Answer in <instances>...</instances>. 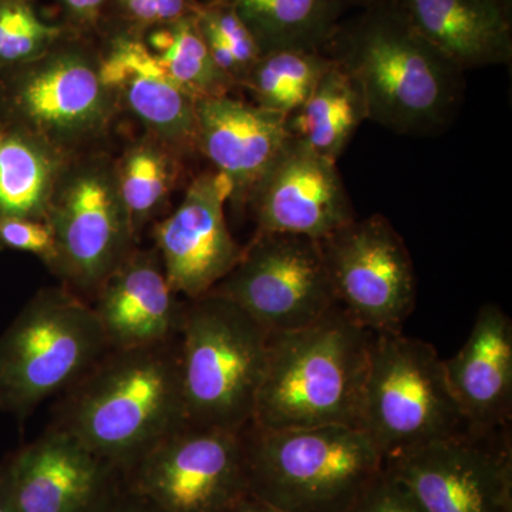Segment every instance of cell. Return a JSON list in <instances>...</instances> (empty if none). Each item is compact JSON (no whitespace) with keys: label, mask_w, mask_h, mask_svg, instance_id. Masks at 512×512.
Listing matches in <instances>:
<instances>
[{"label":"cell","mask_w":512,"mask_h":512,"mask_svg":"<svg viewBox=\"0 0 512 512\" xmlns=\"http://www.w3.org/2000/svg\"><path fill=\"white\" fill-rule=\"evenodd\" d=\"M323 52L359 83L367 120L394 133H436L460 103L463 72L413 28L394 0H375L340 22Z\"/></svg>","instance_id":"obj_1"},{"label":"cell","mask_w":512,"mask_h":512,"mask_svg":"<svg viewBox=\"0 0 512 512\" xmlns=\"http://www.w3.org/2000/svg\"><path fill=\"white\" fill-rule=\"evenodd\" d=\"M184 424L177 338L146 348L110 349L70 387L53 429L123 473Z\"/></svg>","instance_id":"obj_2"},{"label":"cell","mask_w":512,"mask_h":512,"mask_svg":"<svg viewBox=\"0 0 512 512\" xmlns=\"http://www.w3.org/2000/svg\"><path fill=\"white\" fill-rule=\"evenodd\" d=\"M372 340L339 306L305 328L269 336L251 424L356 427Z\"/></svg>","instance_id":"obj_3"},{"label":"cell","mask_w":512,"mask_h":512,"mask_svg":"<svg viewBox=\"0 0 512 512\" xmlns=\"http://www.w3.org/2000/svg\"><path fill=\"white\" fill-rule=\"evenodd\" d=\"M249 497L285 512H345L384 458L352 426L245 427Z\"/></svg>","instance_id":"obj_4"},{"label":"cell","mask_w":512,"mask_h":512,"mask_svg":"<svg viewBox=\"0 0 512 512\" xmlns=\"http://www.w3.org/2000/svg\"><path fill=\"white\" fill-rule=\"evenodd\" d=\"M269 336L244 309L215 293L185 303L178 353L188 424L241 430L252 423Z\"/></svg>","instance_id":"obj_5"},{"label":"cell","mask_w":512,"mask_h":512,"mask_svg":"<svg viewBox=\"0 0 512 512\" xmlns=\"http://www.w3.org/2000/svg\"><path fill=\"white\" fill-rule=\"evenodd\" d=\"M119 109L101 73L100 40L72 29L45 55L0 73V121L66 156L103 136Z\"/></svg>","instance_id":"obj_6"},{"label":"cell","mask_w":512,"mask_h":512,"mask_svg":"<svg viewBox=\"0 0 512 512\" xmlns=\"http://www.w3.org/2000/svg\"><path fill=\"white\" fill-rule=\"evenodd\" d=\"M109 350L92 305L67 289H42L0 336V410L25 419Z\"/></svg>","instance_id":"obj_7"},{"label":"cell","mask_w":512,"mask_h":512,"mask_svg":"<svg viewBox=\"0 0 512 512\" xmlns=\"http://www.w3.org/2000/svg\"><path fill=\"white\" fill-rule=\"evenodd\" d=\"M356 427L383 458L467 430L433 345L402 330L373 333Z\"/></svg>","instance_id":"obj_8"},{"label":"cell","mask_w":512,"mask_h":512,"mask_svg":"<svg viewBox=\"0 0 512 512\" xmlns=\"http://www.w3.org/2000/svg\"><path fill=\"white\" fill-rule=\"evenodd\" d=\"M46 222L55 237L53 272L74 288L96 293L136 245L113 161L70 158L53 192Z\"/></svg>","instance_id":"obj_9"},{"label":"cell","mask_w":512,"mask_h":512,"mask_svg":"<svg viewBox=\"0 0 512 512\" xmlns=\"http://www.w3.org/2000/svg\"><path fill=\"white\" fill-rule=\"evenodd\" d=\"M244 431L184 424L121 473L126 490L163 512H232L249 497Z\"/></svg>","instance_id":"obj_10"},{"label":"cell","mask_w":512,"mask_h":512,"mask_svg":"<svg viewBox=\"0 0 512 512\" xmlns=\"http://www.w3.org/2000/svg\"><path fill=\"white\" fill-rule=\"evenodd\" d=\"M211 293L244 309L269 335L305 328L339 306L320 242L275 232H256Z\"/></svg>","instance_id":"obj_11"},{"label":"cell","mask_w":512,"mask_h":512,"mask_svg":"<svg viewBox=\"0 0 512 512\" xmlns=\"http://www.w3.org/2000/svg\"><path fill=\"white\" fill-rule=\"evenodd\" d=\"M319 242L339 308L369 332H400L416 308L417 284L412 256L390 221L355 218Z\"/></svg>","instance_id":"obj_12"},{"label":"cell","mask_w":512,"mask_h":512,"mask_svg":"<svg viewBox=\"0 0 512 512\" xmlns=\"http://www.w3.org/2000/svg\"><path fill=\"white\" fill-rule=\"evenodd\" d=\"M424 512H512L511 427L471 431L384 458Z\"/></svg>","instance_id":"obj_13"},{"label":"cell","mask_w":512,"mask_h":512,"mask_svg":"<svg viewBox=\"0 0 512 512\" xmlns=\"http://www.w3.org/2000/svg\"><path fill=\"white\" fill-rule=\"evenodd\" d=\"M229 195L231 188L220 173L204 171L188 185L173 214L154 225V248L165 276L188 301L211 292L244 254L225 220Z\"/></svg>","instance_id":"obj_14"},{"label":"cell","mask_w":512,"mask_h":512,"mask_svg":"<svg viewBox=\"0 0 512 512\" xmlns=\"http://www.w3.org/2000/svg\"><path fill=\"white\" fill-rule=\"evenodd\" d=\"M256 232L322 241L355 220L336 161L291 137L248 204Z\"/></svg>","instance_id":"obj_15"},{"label":"cell","mask_w":512,"mask_h":512,"mask_svg":"<svg viewBox=\"0 0 512 512\" xmlns=\"http://www.w3.org/2000/svg\"><path fill=\"white\" fill-rule=\"evenodd\" d=\"M18 512H100L119 471L69 434L50 429L3 467Z\"/></svg>","instance_id":"obj_16"},{"label":"cell","mask_w":512,"mask_h":512,"mask_svg":"<svg viewBox=\"0 0 512 512\" xmlns=\"http://www.w3.org/2000/svg\"><path fill=\"white\" fill-rule=\"evenodd\" d=\"M195 113L197 151L228 181L232 207L245 210L291 140L286 117L231 94L197 100Z\"/></svg>","instance_id":"obj_17"},{"label":"cell","mask_w":512,"mask_h":512,"mask_svg":"<svg viewBox=\"0 0 512 512\" xmlns=\"http://www.w3.org/2000/svg\"><path fill=\"white\" fill-rule=\"evenodd\" d=\"M99 40L101 73L119 106L181 157L195 153L197 100L164 72L143 37L106 33Z\"/></svg>","instance_id":"obj_18"},{"label":"cell","mask_w":512,"mask_h":512,"mask_svg":"<svg viewBox=\"0 0 512 512\" xmlns=\"http://www.w3.org/2000/svg\"><path fill=\"white\" fill-rule=\"evenodd\" d=\"M92 306L110 349H134L177 339L185 303L157 249L134 248L104 279Z\"/></svg>","instance_id":"obj_19"},{"label":"cell","mask_w":512,"mask_h":512,"mask_svg":"<svg viewBox=\"0 0 512 512\" xmlns=\"http://www.w3.org/2000/svg\"><path fill=\"white\" fill-rule=\"evenodd\" d=\"M444 370L468 431L511 427L512 320L500 305L481 306L466 343L444 360Z\"/></svg>","instance_id":"obj_20"},{"label":"cell","mask_w":512,"mask_h":512,"mask_svg":"<svg viewBox=\"0 0 512 512\" xmlns=\"http://www.w3.org/2000/svg\"><path fill=\"white\" fill-rule=\"evenodd\" d=\"M394 2L413 28L461 72L511 63V0Z\"/></svg>","instance_id":"obj_21"},{"label":"cell","mask_w":512,"mask_h":512,"mask_svg":"<svg viewBox=\"0 0 512 512\" xmlns=\"http://www.w3.org/2000/svg\"><path fill=\"white\" fill-rule=\"evenodd\" d=\"M70 158L28 131L0 121V217L46 221Z\"/></svg>","instance_id":"obj_22"},{"label":"cell","mask_w":512,"mask_h":512,"mask_svg":"<svg viewBox=\"0 0 512 512\" xmlns=\"http://www.w3.org/2000/svg\"><path fill=\"white\" fill-rule=\"evenodd\" d=\"M366 120V100L359 83L332 59L308 100L286 117V126L292 138L338 163Z\"/></svg>","instance_id":"obj_23"},{"label":"cell","mask_w":512,"mask_h":512,"mask_svg":"<svg viewBox=\"0 0 512 512\" xmlns=\"http://www.w3.org/2000/svg\"><path fill=\"white\" fill-rule=\"evenodd\" d=\"M251 30L262 53L323 50L345 8L338 0H225Z\"/></svg>","instance_id":"obj_24"},{"label":"cell","mask_w":512,"mask_h":512,"mask_svg":"<svg viewBox=\"0 0 512 512\" xmlns=\"http://www.w3.org/2000/svg\"><path fill=\"white\" fill-rule=\"evenodd\" d=\"M181 160L180 154L146 133L127 146L114 163L120 195L137 239L167 204L180 175Z\"/></svg>","instance_id":"obj_25"},{"label":"cell","mask_w":512,"mask_h":512,"mask_svg":"<svg viewBox=\"0 0 512 512\" xmlns=\"http://www.w3.org/2000/svg\"><path fill=\"white\" fill-rule=\"evenodd\" d=\"M143 40L164 72L192 99L227 96L237 89L212 59L197 15L150 30Z\"/></svg>","instance_id":"obj_26"},{"label":"cell","mask_w":512,"mask_h":512,"mask_svg":"<svg viewBox=\"0 0 512 512\" xmlns=\"http://www.w3.org/2000/svg\"><path fill=\"white\" fill-rule=\"evenodd\" d=\"M330 64L323 50H272L262 53L241 89L256 106L288 117L308 100Z\"/></svg>","instance_id":"obj_27"},{"label":"cell","mask_w":512,"mask_h":512,"mask_svg":"<svg viewBox=\"0 0 512 512\" xmlns=\"http://www.w3.org/2000/svg\"><path fill=\"white\" fill-rule=\"evenodd\" d=\"M197 23L215 64L241 89L262 56L251 30L225 0L201 2Z\"/></svg>","instance_id":"obj_28"},{"label":"cell","mask_w":512,"mask_h":512,"mask_svg":"<svg viewBox=\"0 0 512 512\" xmlns=\"http://www.w3.org/2000/svg\"><path fill=\"white\" fill-rule=\"evenodd\" d=\"M67 30L40 18L33 0H0V73L45 55Z\"/></svg>","instance_id":"obj_29"},{"label":"cell","mask_w":512,"mask_h":512,"mask_svg":"<svg viewBox=\"0 0 512 512\" xmlns=\"http://www.w3.org/2000/svg\"><path fill=\"white\" fill-rule=\"evenodd\" d=\"M200 0H111L101 36L128 33L143 37L150 30L195 16Z\"/></svg>","instance_id":"obj_30"},{"label":"cell","mask_w":512,"mask_h":512,"mask_svg":"<svg viewBox=\"0 0 512 512\" xmlns=\"http://www.w3.org/2000/svg\"><path fill=\"white\" fill-rule=\"evenodd\" d=\"M0 248L35 255L52 271L55 269V237L46 221L0 217Z\"/></svg>","instance_id":"obj_31"},{"label":"cell","mask_w":512,"mask_h":512,"mask_svg":"<svg viewBox=\"0 0 512 512\" xmlns=\"http://www.w3.org/2000/svg\"><path fill=\"white\" fill-rule=\"evenodd\" d=\"M345 512H424L402 483L386 470L372 481Z\"/></svg>","instance_id":"obj_32"},{"label":"cell","mask_w":512,"mask_h":512,"mask_svg":"<svg viewBox=\"0 0 512 512\" xmlns=\"http://www.w3.org/2000/svg\"><path fill=\"white\" fill-rule=\"evenodd\" d=\"M110 2L111 0H57L67 28L97 39L103 32Z\"/></svg>","instance_id":"obj_33"},{"label":"cell","mask_w":512,"mask_h":512,"mask_svg":"<svg viewBox=\"0 0 512 512\" xmlns=\"http://www.w3.org/2000/svg\"><path fill=\"white\" fill-rule=\"evenodd\" d=\"M100 512H163L154 507L153 504L138 497V495L130 493V491L120 490L116 487L109 500L103 505Z\"/></svg>","instance_id":"obj_34"},{"label":"cell","mask_w":512,"mask_h":512,"mask_svg":"<svg viewBox=\"0 0 512 512\" xmlns=\"http://www.w3.org/2000/svg\"><path fill=\"white\" fill-rule=\"evenodd\" d=\"M232 512H285L279 508L272 507V505L262 503V501L255 500V498L248 497L247 500L242 501Z\"/></svg>","instance_id":"obj_35"},{"label":"cell","mask_w":512,"mask_h":512,"mask_svg":"<svg viewBox=\"0 0 512 512\" xmlns=\"http://www.w3.org/2000/svg\"><path fill=\"white\" fill-rule=\"evenodd\" d=\"M0 512H18L15 504H13L12 497H10L3 468H0Z\"/></svg>","instance_id":"obj_36"},{"label":"cell","mask_w":512,"mask_h":512,"mask_svg":"<svg viewBox=\"0 0 512 512\" xmlns=\"http://www.w3.org/2000/svg\"><path fill=\"white\" fill-rule=\"evenodd\" d=\"M340 5L343 6V8H365V6L370 5V3L375 2V0H338Z\"/></svg>","instance_id":"obj_37"}]
</instances>
